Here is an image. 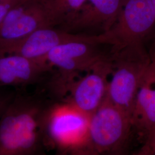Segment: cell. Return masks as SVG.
I'll return each instance as SVG.
<instances>
[{
	"label": "cell",
	"instance_id": "1",
	"mask_svg": "<svg viewBox=\"0 0 155 155\" xmlns=\"http://www.w3.org/2000/svg\"><path fill=\"white\" fill-rule=\"evenodd\" d=\"M151 60L143 45L114 51L106 98L130 117L136 95Z\"/></svg>",
	"mask_w": 155,
	"mask_h": 155
},
{
	"label": "cell",
	"instance_id": "2",
	"mask_svg": "<svg viewBox=\"0 0 155 155\" xmlns=\"http://www.w3.org/2000/svg\"><path fill=\"white\" fill-rule=\"evenodd\" d=\"M155 24L152 0H125L116 22L106 32L113 39L114 50L143 45Z\"/></svg>",
	"mask_w": 155,
	"mask_h": 155
},
{
	"label": "cell",
	"instance_id": "3",
	"mask_svg": "<svg viewBox=\"0 0 155 155\" xmlns=\"http://www.w3.org/2000/svg\"><path fill=\"white\" fill-rule=\"evenodd\" d=\"M71 41L113 45L110 37L105 32L99 35H81L47 27L39 29L22 40L1 48L0 55L16 54L34 61L47 62L45 58L51 50Z\"/></svg>",
	"mask_w": 155,
	"mask_h": 155
},
{
	"label": "cell",
	"instance_id": "4",
	"mask_svg": "<svg viewBox=\"0 0 155 155\" xmlns=\"http://www.w3.org/2000/svg\"><path fill=\"white\" fill-rule=\"evenodd\" d=\"M53 26L40 0H18L0 24V49L39 29Z\"/></svg>",
	"mask_w": 155,
	"mask_h": 155
},
{
	"label": "cell",
	"instance_id": "5",
	"mask_svg": "<svg viewBox=\"0 0 155 155\" xmlns=\"http://www.w3.org/2000/svg\"><path fill=\"white\" fill-rule=\"evenodd\" d=\"M132 125L130 116L105 98L90 116L88 145L100 151L111 150L124 139Z\"/></svg>",
	"mask_w": 155,
	"mask_h": 155
},
{
	"label": "cell",
	"instance_id": "6",
	"mask_svg": "<svg viewBox=\"0 0 155 155\" xmlns=\"http://www.w3.org/2000/svg\"><path fill=\"white\" fill-rule=\"evenodd\" d=\"M90 116L71 104L60 106L50 116L51 136L64 148L80 149L89 143Z\"/></svg>",
	"mask_w": 155,
	"mask_h": 155
},
{
	"label": "cell",
	"instance_id": "7",
	"mask_svg": "<svg viewBox=\"0 0 155 155\" xmlns=\"http://www.w3.org/2000/svg\"><path fill=\"white\" fill-rule=\"evenodd\" d=\"M112 63L106 59L74 83L70 104L78 110L91 116L105 100L111 74Z\"/></svg>",
	"mask_w": 155,
	"mask_h": 155
},
{
	"label": "cell",
	"instance_id": "8",
	"mask_svg": "<svg viewBox=\"0 0 155 155\" xmlns=\"http://www.w3.org/2000/svg\"><path fill=\"white\" fill-rule=\"evenodd\" d=\"M98 45L86 41L66 43L51 50L45 61L64 72H89L107 59L95 48Z\"/></svg>",
	"mask_w": 155,
	"mask_h": 155
},
{
	"label": "cell",
	"instance_id": "9",
	"mask_svg": "<svg viewBox=\"0 0 155 155\" xmlns=\"http://www.w3.org/2000/svg\"><path fill=\"white\" fill-rule=\"evenodd\" d=\"M37 123L31 114L10 115L0 125V147L9 154H18L31 148L35 143Z\"/></svg>",
	"mask_w": 155,
	"mask_h": 155
},
{
	"label": "cell",
	"instance_id": "10",
	"mask_svg": "<svg viewBox=\"0 0 155 155\" xmlns=\"http://www.w3.org/2000/svg\"><path fill=\"white\" fill-rule=\"evenodd\" d=\"M125 0H86L65 25L74 29L101 28L107 32L116 22Z\"/></svg>",
	"mask_w": 155,
	"mask_h": 155
},
{
	"label": "cell",
	"instance_id": "11",
	"mask_svg": "<svg viewBox=\"0 0 155 155\" xmlns=\"http://www.w3.org/2000/svg\"><path fill=\"white\" fill-rule=\"evenodd\" d=\"M131 121L149 136L150 141L155 133V58L151 60L137 92Z\"/></svg>",
	"mask_w": 155,
	"mask_h": 155
},
{
	"label": "cell",
	"instance_id": "12",
	"mask_svg": "<svg viewBox=\"0 0 155 155\" xmlns=\"http://www.w3.org/2000/svg\"><path fill=\"white\" fill-rule=\"evenodd\" d=\"M50 65L16 54L0 55V84H13L32 81Z\"/></svg>",
	"mask_w": 155,
	"mask_h": 155
},
{
	"label": "cell",
	"instance_id": "13",
	"mask_svg": "<svg viewBox=\"0 0 155 155\" xmlns=\"http://www.w3.org/2000/svg\"><path fill=\"white\" fill-rule=\"evenodd\" d=\"M51 20L55 25L66 24L86 0H40Z\"/></svg>",
	"mask_w": 155,
	"mask_h": 155
},
{
	"label": "cell",
	"instance_id": "14",
	"mask_svg": "<svg viewBox=\"0 0 155 155\" xmlns=\"http://www.w3.org/2000/svg\"><path fill=\"white\" fill-rule=\"evenodd\" d=\"M18 0H3L0 2V24L8 12Z\"/></svg>",
	"mask_w": 155,
	"mask_h": 155
},
{
	"label": "cell",
	"instance_id": "15",
	"mask_svg": "<svg viewBox=\"0 0 155 155\" xmlns=\"http://www.w3.org/2000/svg\"><path fill=\"white\" fill-rule=\"evenodd\" d=\"M155 144V134H154V136H153V137H152V140H150V146L152 147V148H153V147L154 146V145Z\"/></svg>",
	"mask_w": 155,
	"mask_h": 155
},
{
	"label": "cell",
	"instance_id": "16",
	"mask_svg": "<svg viewBox=\"0 0 155 155\" xmlns=\"http://www.w3.org/2000/svg\"><path fill=\"white\" fill-rule=\"evenodd\" d=\"M137 155H150V152L148 150H146V151H144L143 152H141Z\"/></svg>",
	"mask_w": 155,
	"mask_h": 155
},
{
	"label": "cell",
	"instance_id": "17",
	"mask_svg": "<svg viewBox=\"0 0 155 155\" xmlns=\"http://www.w3.org/2000/svg\"><path fill=\"white\" fill-rule=\"evenodd\" d=\"M152 4H153V8H154V10H155V0H152Z\"/></svg>",
	"mask_w": 155,
	"mask_h": 155
},
{
	"label": "cell",
	"instance_id": "18",
	"mask_svg": "<svg viewBox=\"0 0 155 155\" xmlns=\"http://www.w3.org/2000/svg\"><path fill=\"white\" fill-rule=\"evenodd\" d=\"M152 149L153 150H154V152H155V144L154 145V146L153 147V148H152Z\"/></svg>",
	"mask_w": 155,
	"mask_h": 155
},
{
	"label": "cell",
	"instance_id": "19",
	"mask_svg": "<svg viewBox=\"0 0 155 155\" xmlns=\"http://www.w3.org/2000/svg\"><path fill=\"white\" fill-rule=\"evenodd\" d=\"M3 1V0H0V2H1V1Z\"/></svg>",
	"mask_w": 155,
	"mask_h": 155
}]
</instances>
